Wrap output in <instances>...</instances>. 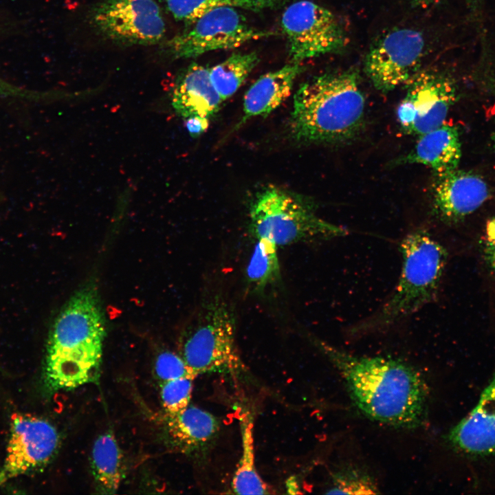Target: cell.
<instances>
[{"label": "cell", "instance_id": "1", "mask_svg": "<svg viewBox=\"0 0 495 495\" xmlns=\"http://www.w3.org/2000/svg\"><path fill=\"white\" fill-rule=\"evenodd\" d=\"M316 341L344 380L356 406L368 418L403 428L424 424L426 386L412 366L390 358L355 356Z\"/></svg>", "mask_w": 495, "mask_h": 495}, {"label": "cell", "instance_id": "2", "mask_svg": "<svg viewBox=\"0 0 495 495\" xmlns=\"http://www.w3.org/2000/svg\"><path fill=\"white\" fill-rule=\"evenodd\" d=\"M104 337V318L97 289L87 285L69 298L51 328L44 366L48 392L96 383Z\"/></svg>", "mask_w": 495, "mask_h": 495}, {"label": "cell", "instance_id": "3", "mask_svg": "<svg viewBox=\"0 0 495 495\" xmlns=\"http://www.w3.org/2000/svg\"><path fill=\"white\" fill-rule=\"evenodd\" d=\"M364 111L356 72L324 73L308 79L296 91L290 132L302 143L346 142L362 129Z\"/></svg>", "mask_w": 495, "mask_h": 495}, {"label": "cell", "instance_id": "4", "mask_svg": "<svg viewBox=\"0 0 495 495\" xmlns=\"http://www.w3.org/2000/svg\"><path fill=\"white\" fill-rule=\"evenodd\" d=\"M402 268L399 281L386 303L352 333L385 329L417 311L437 297L448 254L426 230L408 233L399 246Z\"/></svg>", "mask_w": 495, "mask_h": 495}, {"label": "cell", "instance_id": "5", "mask_svg": "<svg viewBox=\"0 0 495 495\" xmlns=\"http://www.w3.org/2000/svg\"><path fill=\"white\" fill-rule=\"evenodd\" d=\"M251 230L278 247L298 242L329 240L348 230L320 218L308 201L277 187L259 192L250 208Z\"/></svg>", "mask_w": 495, "mask_h": 495}, {"label": "cell", "instance_id": "6", "mask_svg": "<svg viewBox=\"0 0 495 495\" xmlns=\"http://www.w3.org/2000/svg\"><path fill=\"white\" fill-rule=\"evenodd\" d=\"M180 355L195 377L214 372L236 375L244 371L234 315L224 299L214 297L204 305L184 336Z\"/></svg>", "mask_w": 495, "mask_h": 495}, {"label": "cell", "instance_id": "7", "mask_svg": "<svg viewBox=\"0 0 495 495\" xmlns=\"http://www.w3.org/2000/svg\"><path fill=\"white\" fill-rule=\"evenodd\" d=\"M191 23L190 28L175 36L168 43L175 58H195L212 51L236 48L274 34L271 31L253 28L232 7L214 8Z\"/></svg>", "mask_w": 495, "mask_h": 495}, {"label": "cell", "instance_id": "8", "mask_svg": "<svg viewBox=\"0 0 495 495\" xmlns=\"http://www.w3.org/2000/svg\"><path fill=\"white\" fill-rule=\"evenodd\" d=\"M281 26L294 62L337 52L346 44L345 32L336 16L309 0L290 3L282 14Z\"/></svg>", "mask_w": 495, "mask_h": 495}, {"label": "cell", "instance_id": "9", "mask_svg": "<svg viewBox=\"0 0 495 495\" xmlns=\"http://www.w3.org/2000/svg\"><path fill=\"white\" fill-rule=\"evenodd\" d=\"M406 92L397 109L402 132L420 135L444 124L457 98L453 80L434 71H419L406 84Z\"/></svg>", "mask_w": 495, "mask_h": 495}, {"label": "cell", "instance_id": "10", "mask_svg": "<svg viewBox=\"0 0 495 495\" xmlns=\"http://www.w3.org/2000/svg\"><path fill=\"white\" fill-rule=\"evenodd\" d=\"M59 445V433L50 422L29 414H13L6 456L0 470V487L45 467L54 458Z\"/></svg>", "mask_w": 495, "mask_h": 495}, {"label": "cell", "instance_id": "11", "mask_svg": "<svg viewBox=\"0 0 495 495\" xmlns=\"http://www.w3.org/2000/svg\"><path fill=\"white\" fill-rule=\"evenodd\" d=\"M425 42L415 30L397 29L382 36L370 49L365 72L374 87L388 92L405 85L419 70Z\"/></svg>", "mask_w": 495, "mask_h": 495}, {"label": "cell", "instance_id": "12", "mask_svg": "<svg viewBox=\"0 0 495 495\" xmlns=\"http://www.w3.org/2000/svg\"><path fill=\"white\" fill-rule=\"evenodd\" d=\"M92 20L105 37L124 44H155L166 30L153 0H104L94 9Z\"/></svg>", "mask_w": 495, "mask_h": 495}, {"label": "cell", "instance_id": "13", "mask_svg": "<svg viewBox=\"0 0 495 495\" xmlns=\"http://www.w3.org/2000/svg\"><path fill=\"white\" fill-rule=\"evenodd\" d=\"M437 176L433 209L436 216L445 223L461 221L490 197L487 183L473 173L457 168Z\"/></svg>", "mask_w": 495, "mask_h": 495}, {"label": "cell", "instance_id": "14", "mask_svg": "<svg viewBox=\"0 0 495 495\" xmlns=\"http://www.w3.org/2000/svg\"><path fill=\"white\" fill-rule=\"evenodd\" d=\"M448 439L468 454L495 452V375L474 408L451 430Z\"/></svg>", "mask_w": 495, "mask_h": 495}, {"label": "cell", "instance_id": "15", "mask_svg": "<svg viewBox=\"0 0 495 495\" xmlns=\"http://www.w3.org/2000/svg\"><path fill=\"white\" fill-rule=\"evenodd\" d=\"M171 102L184 119L193 116L210 119L218 112L223 100L211 82L209 68L192 63L178 76Z\"/></svg>", "mask_w": 495, "mask_h": 495}, {"label": "cell", "instance_id": "16", "mask_svg": "<svg viewBox=\"0 0 495 495\" xmlns=\"http://www.w3.org/2000/svg\"><path fill=\"white\" fill-rule=\"evenodd\" d=\"M166 426L173 446L180 452L192 455L207 452L220 430L217 417L190 404L179 412L167 413Z\"/></svg>", "mask_w": 495, "mask_h": 495}, {"label": "cell", "instance_id": "17", "mask_svg": "<svg viewBox=\"0 0 495 495\" xmlns=\"http://www.w3.org/2000/svg\"><path fill=\"white\" fill-rule=\"evenodd\" d=\"M461 157V144L458 129L443 124L419 135L414 148L398 161L399 164L426 165L437 175H441L457 169Z\"/></svg>", "mask_w": 495, "mask_h": 495}, {"label": "cell", "instance_id": "18", "mask_svg": "<svg viewBox=\"0 0 495 495\" xmlns=\"http://www.w3.org/2000/svg\"><path fill=\"white\" fill-rule=\"evenodd\" d=\"M300 62H294L263 74L248 89L243 98V117L237 126L256 116L265 117L289 96L297 76L302 72Z\"/></svg>", "mask_w": 495, "mask_h": 495}, {"label": "cell", "instance_id": "19", "mask_svg": "<svg viewBox=\"0 0 495 495\" xmlns=\"http://www.w3.org/2000/svg\"><path fill=\"white\" fill-rule=\"evenodd\" d=\"M91 466L97 492L115 494L124 478V468L122 451L111 430L99 435L95 440Z\"/></svg>", "mask_w": 495, "mask_h": 495}, {"label": "cell", "instance_id": "20", "mask_svg": "<svg viewBox=\"0 0 495 495\" xmlns=\"http://www.w3.org/2000/svg\"><path fill=\"white\" fill-rule=\"evenodd\" d=\"M242 453L234 473L231 486L236 494H268L269 485L258 474L255 465L253 424L248 415L241 419Z\"/></svg>", "mask_w": 495, "mask_h": 495}, {"label": "cell", "instance_id": "21", "mask_svg": "<svg viewBox=\"0 0 495 495\" xmlns=\"http://www.w3.org/2000/svg\"><path fill=\"white\" fill-rule=\"evenodd\" d=\"M258 62L255 52L235 53L209 68L211 82L223 102L234 94Z\"/></svg>", "mask_w": 495, "mask_h": 495}, {"label": "cell", "instance_id": "22", "mask_svg": "<svg viewBox=\"0 0 495 495\" xmlns=\"http://www.w3.org/2000/svg\"><path fill=\"white\" fill-rule=\"evenodd\" d=\"M290 0H166L168 11L178 20L192 23L206 12L219 7L239 8L254 12L276 9Z\"/></svg>", "mask_w": 495, "mask_h": 495}, {"label": "cell", "instance_id": "23", "mask_svg": "<svg viewBox=\"0 0 495 495\" xmlns=\"http://www.w3.org/2000/svg\"><path fill=\"white\" fill-rule=\"evenodd\" d=\"M277 248L267 239H257L246 270L248 280L255 289L263 290L280 278Z\"/></svg>", "mask_w": 495, "mask_h": 495}, {"label": "cell", "instance_id": "24", "mask_svg": "<svg viewBox=\"0 0 495 495\" xmlns=\"http://www.w3.org/2000/svg\"><path fill=\"white\" fill-rule=\"evenodd\" d=\"M379 493L373 479L361 469L344 467L332 476L331 485L326 494H373Z\"/></svg>", "mask_w": 495, "mask_h": 495}, {"label": "cell", "instance_id": "25", "mask_svg": "<svg viewBox=\"0 0 495 495\" xmlns=\"http://www.w3.org/2000/svg\"><path fill=\"white\" fill-rule=\"evenodd\" d=\"M195 379L188 375L161 384L162 404L167 413L179 412L190 404Z\"/></svg>", "mask_w": 495, "mask_h": 495}, {"label": "cell", "instance_id": "26", "mask_svg": "<svg viewBox=\"0 0 495 495\" xmlns=\"http://www.w3.org/2000/svg\"><path fill=\"white\" fill-rule=\"evenodd\" d=\"M155 372L162 383L188 375L196 377L180 354L170 351H162L157 355Z\"/></svg>", "mask_w": 495, "mask_h": 495}, {"label": "cell", "instance_id": "27", "mask_svg": "<svg viewBox=\"0 0 495 495\" xmlns=\"http://www.w3.org/2000/svg\"><path fill=\"white\" fill-rule=\"evenodd\" d=\"M482 249L485 263L490 272L495 275V216L486 223Z\"/></svg>", "mask_w": 495, "mask_h": 495}, {"label": "cell", "instance_id": "28", "mask_svg": "<svg viewBox=\"0 0 495 495\" xmlns=\"http://www.w3.org/2000/svg\"><path fill=\"white\" fill-rule=\"evenodd\" d=\"M32 95H34V94L32 91L15 86L0 78V96L28 99V98H32Z\"/></svg>", "mask_w": 495, "mask_h": 495}, {"label": "cell", "instance_id": "29", "mask_svg": "<svg viewBox=\"0 0 495 495\" xmlns=\"http://www.w3.org/2000/svg\"><path fill=\"white\" fill-rule=\"evenodd\" d=\"M209 120L198 116L189 117L184 119L185 126L191 137L197 138L208 129Z\"/></svg>", "mask_w": 495, "mask_h": 495}, {"label": "cell", "instance_id": "30", "mask_svg": "<svg viewBox=\"0 0 495 495\" xmlns=\"http://www.w3.org/2000/svg\"><path fill=\"white\" fill-rule=\"evenodd\" d=\"M414 6H417L421 8H427L432 6L440 0H410Z\"/></svg>", "mask_w": 495, "mask_h": 495}, {"label": "cell", "instance_id": "31", "mask_svg": "<svg viewBox=\"0 0 495 495\" xmlns=\"http://www.w3.org/2000/svg\"><path fill=\"white\" fill-rule=\"evenodd\" d=\"M287 487L289 490H292L291 493H294L293 490H294L295 493H297V490H298V483L294 478H292L290 483L287 482Z\"/></svg>", "mask_w": 495, "mask_h": 495}, {"label": "cell", "instance_id": "32", "mask_svg": "<svg viewBox=\"0 0 495 495\" xmlns=\"http://www.w3.org/2000/svg\"><path fill=\"white\" fill-rule=\"evenodd\" d=\"M492 142H493L494 148V149H495V129H494V132H493V133H492Z\"/></svg>", "mask_w": 495, "mask_h": 495}]
</instances>
